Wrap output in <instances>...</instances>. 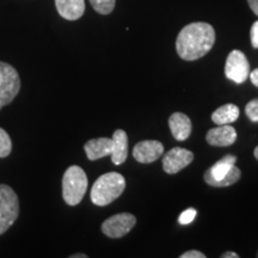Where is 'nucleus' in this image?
I'll return each instance as SVG.
<instances>
[{"instance_id":"nucleus-1","label":"nucleus","mask_w":258,"mask_h":258,"mask_svg":"<svg viewBox=\"0 0 258 258\" xmlns=\"http://www.w3.org/2000/svg\"><path fill=\"white\" fill-rule=\"evenodd\" d=\"M215 31L211 24L196 22L188 24L177 36L176 49L185 61L198 60L209 53L214 46Z\"/></svg>"},{"instance_id":"nucleus-2","label":"nucleus","mask_w":258,"mask_h":258,"mask_svg":"<svg viewBox=\"0 0 258 258\" xmlns=\"http://www.w3.org/2000/svg\"><path fill=\"white\" fill-rule=\"evenodd\" d=\"M125 180L121 173L108 172L96 180L91 189V201L96 206L110 205L124 191Z\"/></svg>"},{"instance_id":"nucleus-3","label":"nucleus","mask_w":258,"mask_h":258,"mask_svg":"<svg viewBox=\"0 0 258 258\" xmlns=\"http://www.w3.org/2000/svg\"><path fill=\"white\" fill-rule=\"evenodd\" d=\"M237 157L226 154L205 172L206 183L215 188L230 186L240 179L241 172L235 166Z\"/></svg>"},{"instance_id":"nucleus-4","label":"nucleus","mask_w":258,"mask_h":258,"mask_svg":"<svg viewBox=\"0 0 258 258\" xmlns=\"http://www.w3.org/2000/svg\"><path fill=\"white\" fill-rule=\"evenodd\" d=\"M88 190V177L82 167L72 165L64 171L62 177V198L69 206L82 202Z\"/></svg>"},{"instance_id":"nucleus-5","label":"nucleus","mask_w":258,"mask_h":258,"mask_svg":"<svg viewBox=\"0 0 258 258\" xmlns=\"http://www.w3.org/2000/svg\"><path fill=\"white\" fill-rule=\"evenodd\" d=\"M19 215V201L17 194L11 186L0 184V234L15 224Z\"/></svg>"},{"instance_id":"nucleus-6","label":"nucleus","mask_w":258,"mask_h":258,"mask_svg":"<svg viewBox=\"0 0 258 258\" xmlns=\"http://www.w3.org/2000/svg\"><path fill=\"white\" fill-rule=\"evenodd\" d=\"M21 90V79L17 70L0 61V110L16 98Z\"/></svg>"},{"instance_id":"nucleus-7","label":"nucleus","mask_w":258,"mask_h":258,"mask_svg":"<svg viewBox=\"0 0 258 258\" xmlns=\"http://www.w3.org/2000/svg\"><path fill=\"white\" fill-rule=\"evenodd\" d=\"M225 74L228 79L237 84H243L250 76V63L240 50H232L225 64Z\"/></svg>"},{"instance_id":"nucleus-8","label":"nucleus","mask_w":258,"mask_h":258,"mask_svg":"<svg viewBox=\"0 0 258 258\" xmlns=\"http://www.w3.org/2000/svg\"><path fill=\"white\" fill-rule=\"evenodd\" d=\"M137 225V218L131 213H120L106 219L102 225V231L109 238H121L131 232Z\"/></svg>"},{"instance_id":"nucleus-9","label":"nucleus","mask_w":258,"mask_h":258,"mask_svg":"<svg viewBox=\"0 0 258 258\" xmlns=\"http://www.w3.org/2000/svg\"><path fill=\"white\" fill-rule=\"evenodd\" d=\"M194 160V153L182 147H175L170 150L163 158L164 171L170 175L179 172Z\"/></svg>"},{"instance_id":"nucleus-10","label":"nucleus","mask_w":258,"mask_h":258,"mask_svg":"<svg viewBox=\"0 0 258 258\" xmlns=\"http://www.w3.org/2000/svg\"><path fill=\"white\" fill-rule=\"evenodd\" d=\"M164 153V146L160 141L145 140L135 145L133 156L137 161L143 164H150L159 159Z\"/></svg>"},{"instance_id":"nucleus-11","label":"nucleus","mask_w":258,"mask_h":258,"mask_svg":"<svg viewBox=\"0 0 258 258\" xmlns=\"http://www.w3.org/2000/svg\"><path fill=\"white\" fill-rule=\"evenodd\" d=\"M207 143L214 147H227L231 146L237 140V132L233 127L228 124L219 125L213 128L206 135Z\"/></svg>"},{"instance_id":"nucleus-12","label":"nucleus","mask_w":258,"mask_h":258,"mask_svg":"<svg viewBox=\"0 0 258 258\" xmlns=\"http://www.w3.org/2000/svg\"><path fill=\"white\" fill-rule=\"evenodd\" d=\"M169 125L173 138L178 141H184L191 134V121L183 112H175L170 116Z\"/></svg>"},{"instance_id":"nucleus-13","label":"nucleus","mask_w":258,"mask_h":258,"mask_svg":"<svg viewBox=\"0 0 258 258\" xmlns=\"http://www.w3.org/2000/svg\"><path fill=\"white\" fill-rule=\"evenodd\" d=\"M86 156L90 160H97L101 158L108 157L112 151V139L98 138L88 141L84 146Z\"/></svg>"},{"instance_id":"nucleus-14","label":"nucleus","mask_w":258,"mask_h":258,"mask_svg":"<svg viewBox=\"0 0 258 258\" xmlns=\"http://www.w3.org/2000/svg\"><path fill=\"white\" fill-rule=\"evenodd\" d=\"M55 6L59 15L67 21H77L85 12L84 0H55Z\"/></svg>"},{"instance_id":"nucleus-15","label":"nucleus","mask_w":258,"mask_h":258,"mask_svg":"<svg viewBox=\"0 0 258 258\" xmlns=\"http://www.w3.org/2000/svg\"><path fill=\"white\" fill-rule=\"evenodd\" d=\"M112 151H111V160L115 165H121L123 164L128 157V137L127 133L122 129L115 131L112 135Z\"/></svg>"},{"instance_id":"nucleus-16","label":"nucleus","mask_w":258,"mask_h":258,"mask_svg":"<svg viewBox=\"0 0 258 258\" xmlns=\"http://www.w3.org/2000/svg\"><path fill=\"white\" fill-rule=\"evenodd\" d=\"M239 117V108L234 104H225L218 108L212 114V120L215 124H230L233 123Z\"/></svg>"},{"instance_id":"nucleus-17","label":"nucleus","mask_w":258,"mask_h":258,"mask_svg":"<svg viewBox=\"0 0 258 258\" xmlns=\"http://www.w3.org/2000/svg\"><path fill=\"white\" fill-rule=\"evenodd\" d=\"M90 3L96 12L101 15H109L115 9L116 0H90Z\"/></svg>"},{"instance_id":"nucleus-18","label":"nucleus","mask_w":258,"mask_h":258,"mask_svg":"<svg viewBox=\"0 0 258 258\" xmlns=\"http://www.w3.org/2000/svg\"><path fill=\"white\" fill-rule=\"evenodd\" d=\"M12 151V141L10 135L3 128H0V158L10 156Z\"/></svg>"},{"instance_id":"nucleus-19","label":"nucleus","mask_w":258,"mask_h":258,"mask_svg":"<svg viewBox=\"0 0 258 258\" xmlns=\"http://www.w3.org/2000/svg\"><path fill=\"white\" fill-rule=\"evenodd\" d=\"M245 114L252 122H258V98L247 103L245 106Z\"/></svg>"},{"instance_id":"nucleus-20","label":"nucleus","mask_w":258,"mask_h":258,"mask_svg":"<svg viewBox=\"0 0 258 258\" xmlns=\"http://www.w3.org/2000/svg\"><path fill=\"white\" fill-rule=\"evenodd\" d=\"M195 217H196V209L189 208L179 215L178 222L180 225H188V224H190V222L194 221Z\"/></svg>"},{"instance_id":"nucleus-21","label":"nucleus","mask_w":258,"mask_h":258,"mask_svg":"<svg viewBox=\"0 0 258 258\" xmlns=\"http://www.w3.org/2000/svg\"><path fill=\"white\" fill-rule=\"evenodd\" d=\"M250 37H251V44H252V47L258 49V21L254 22L252 27H251Z\"/></svg>"},{"instance_id":"nucleus-22","label":"nucleus","mask_w":258,"mask_h":258,"mask_svg":"<svg viewBox=\"0 0 258 258\" xmlns=\"http://www.w3.org/2000/svg\"><path fill=\"white\" fill-rule=\"evenodd\" d=\"M180 258H206V254L202 253L201 251L190 250L180 254Z\"/></svg>"},{"instance_id":"nucleus-23","label":"nucleus","mask_w":258,"mask_h":258,"mask_svg":"<svg viewBox=\"0 0 258 258\" xmlns=\"http://www.w3.org/2000/svg\"><path fill=\"white\" fill-rule=\"evenodd\" d=\"M250 79H251V82H252V84L254 86H257L258 88V69H256V70H253L252 72L250 73Z\"/></svg>"},{"instance_id":"nucleus-24","label":"nucleus","mask_w":258,"mask_h":258,"mask_svg":"<svg viewBox=\"0 0 258 258\" xmlns=\"http://www.w3.org/2000/svg\"><path fill=\"white\" fill-rule=\"evenodd\" d=\"M247 3H249L250 9L252 10L253 14L258 16V0H247Z\"/></svg>"},{"instance_id":"nucleus-25","label":"nucleus","mask_w":258,"mask_h":258,"mask_svg":"<svg viewBox=\"0 0 258 258\" xmlns=\"http://www.w3.org/2000/svg\"><path fill=\"white\" fill-rule=\"evenodd\" d=\"M238 257L239 256H238L235 252H232V251H227V252L221 254V258H238Z\"/></svg>"},{"instance_id":"nucleus-26","label":"nucleus","mask_w":258,"mask_h":258,"mask_svg":"<svg viewBox=\"0 0 258 258\" xmlns=\"http://www.w3.org/2000/svg\"><path fill=\"white\" fill-rule=\"evenodd\" d=\"M71 258H88V254L85 253H76V254H72Z\"/></svg>"},{"instance_id":"nucleus-27","label":"nucleus","mask_w":258,"mask_h":258,"mask_svg":"<svg viewBox=\"0 0 258 258\" xmlns=\"http://www.w3.org/2000/svg\"><path fill=\"white\" fill-rule=\"evenodd\" d=\"M253 154H254V157H256V159L258 160V146L254 148V152H253Z\"/></svg>"},{"instance_id":"nucleus-28","label":"nucleus","mask_w":258,"mask_h":258,"mask_svg":"<svg viewBox=\"0 0 258 258\" xmlns=\"http://www.w3.org/2000/svg\"><path fill=\"white\" fill-rule=\"evenodd\" d=\"M257 257H258V252H257Z\"/></svg>"}]
</instances>
